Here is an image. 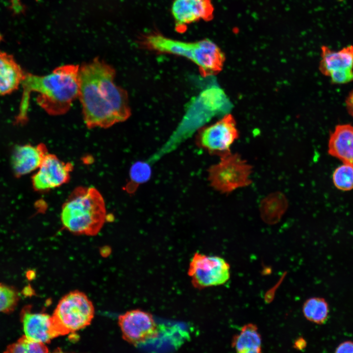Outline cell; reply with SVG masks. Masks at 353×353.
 <instances>
[{
  "mask_svg": "<svg viewBox=\"0 0 353 353\" xmlns=\"http://www.w3.org/2000/svg\"><path fill=\"white\" fill-rule=\"evenodd\" d=\"M115 76L114 69L98 58L79 67L78 98L88 128H108L130 117L127 93Z\"/></svg>",
  "mask_w": 353,
  "mask_h": 353,
  "instance_id": "obj_1",
  "label": "cell"
},
{
  "mask_svg": "<svg viewBox=\"0 0 353 353\" xmlns=\"http://www.w3.org/2000/svg\"><path fill=\"white\" fill-rule=\"evenodd\" d=\"M79 66L65 65L56 68L50 73L38 76L26 73L21 86L23 93L16 123L27 121L30 95L35 92L37 104L52 116L67 113L78 97Z\"/></svg>",
  "mask_w": 353,
  "mask_h": 353,
  "instance_id": "obj_2",
  "label": "cell"
},
{
  "mask_svg": "<svg viewBox=\"0 0 353 353\" xmlns=\"http://www.w3.org/2000/svg\"><path fill=\"white\" fill-rule=\"evenodd\" d=\"M142 46L150 50L184 57L194 63L204 77L216 75L223 69L225 55L221 49L209 39L185 42L152 32L143 36Z\"/></svg>",
  "mask_w": 353,
  "mask_h": 353,
  "instance_id": "obj_3",
  "label": "cell"
},
{
  "mask_svg": "<svg viewBox=\"0 0 353 353\" xmlns=\"http://www.w3.org/2000/svg\"><path fill=\"white\" fill-rule=\"evenodd\" d=\"M105 219L104 200L94 187L76 188L63 204L61 212L64 227L77 234H97Z\"/></svg>",
  "mask_w": 353,
  "mask_h": 353,
  "instance_id": "obj_4",
  "label": "cell"
},
{
  "mask_svg": "<svg viewBox=\"0 0 353 353\" xmlns=\"http://www.w3.org/2000/svg\"><path fill=\"white\" fill-rule=\"evenodd\" d=\"M230 108L227 95L218 86L203 90L190 103L179 125L156 156L173 150L212 118L227 112Z\"/></svg>",
  "mask_w": 353,
  "mask_h": 353,
  "instance_id": "obj_5",
  "label": "cell"
},
{
  "mask_svg": "<svg viewBox=\"0 0 353 353\" xmlns=\"http://www.w3.org/2000/svg\"><path fill=\"white\" fill-rule=\"evenodd\" d=\"M94 313V305L88 297L75 290L62 298L52 316L61 335H64L89 325Z\"/></svg>",
  "mask_w": 353,
  "mask_h": 353,
  "instance_id": "obj_6",
  "label": "cell"
},
{
  "mask_svg": "<svg viewBox=\"0 0 353 353\" xmlns=\"http://www.w3.org/2000/svg\"><path fill=\"white\" fill-rule=\"evenodd\" d=\"M220 157V161L208 170V179L213 188L229 193L251 183L252 166L238 154L229 152Z\"/></svg>",
  "mask_w": 353,
  "mask_h": 353,
  "instance_id": "obj_7",
  "label": "cell"
},
{
  "mask_svg": "<svg viewBox=\"0 0 353 353\" xmlns=\"http://www.w3.org/2000/svg\"><path fill=\"white\" fill-rule=\"evenodd\" d=\"M188 275L194 287L202 289L223 285L230 278V265L223 258L195 252Z\"/></svg>",
  "mask_w": 353,
  "mask_h": 353,
  "instance_id": "obj_8",
  "label": "cell"
},
{
  "mask_svg": "<svg viewBox=\"0 0 353 353\" xmlns=\"http://www.w3.org/2000/svg\"><path fill=\"white\" fill-rule=\"evenodd\" d=\"M238 137L234 117L230 114L212 125L202 127L197 136V144L212 154L221 156L230 152V148Z\"/></svg>",
  "mask_w": 353,
  "mask_h": 353,
  "instance_id": "obj_9",
  "label": "cell"
},
{
  "mask_svg": "<svg viewBox=\"0 0 353 353\" xmlns=\"http://www.w3.org/2000/svg\"><path fill=\"white\" fill-rule=\"evenodd\" d=\"M118 325L123 339L135 346L155 339L159 334L152 315L138 309L127 311L120 315Z\"/></svg>",
  "mask_w": 353,
  "mask_h": 353,
  "instance_id": "obj_10",
  "label": "cell"
},
{
  "mask_svg": "<svg viewBox=\"0 0 353 353\" xmlns=\"http://www.w3.org/2000/svg\"><path fill=\"white\" fill-rule=\"evenodd\" d=\"M319 70L335 84L353 81V46H349L338 51L327 46L321 48Z\"/></svg>",
  "mask_w": 353,
  "mask_h": 353,
  "instance_id": "obj_11",
  "label": "cell"
},
{
  "mask_svg": "<svg viewBox=\"0 0 353 353\" xmlns=\"http://www.w3.org/2000/svg\"><path fill=\"white\" fill-rule=\"evenodd\" d=\"M73 169L70 163H65L55 155L48 153L32 178L34 188L46 191L59 187L70 179Z\"/></svg>",
  "mask_w": 353,
  "mask_h": 353,
  "instance_id": "obj_12",
  "label": "cell"
},
{
  "mask_svg": "<svg viewBox=\"0 0 353 353\" xmlns=\"http://www.w3.org/2000/svg\"><path fill=\"white\" fill-rule=\"evenodd\" d=\"M20 318L25 335L30 339L47 344L61 336L52 315L33 312L27 306L21 311Z\"/></svg>",
  "mask_w": 353,
  "mask_h": 353,
  "instance_id": "obj_13",
  "label": "cell"
},
{
  "mask_svg": "<svg viewBox=\"0 0 353 353\" xmlns=\"http://www.w3.org/2000/svg\"><path fill=\"white\" fill-rule=\"evenodd\" d=\"M171 12L176 30L183 31L190 24L201 20H211L214 6L211 0H174Z\"/></svg>",
  "mask_w": 353,
  "mask_h": 353,
  "instance_id": "obj_14",
  "label": "cell"
},
{
  "mask_svg": "<svg viewBox=\"0 0 353 353\" xmlns=\"http://www.w3.org/2000/svg\"><path fill=\"white\" fill-rule=\"evenodd\" d=\"M43 144L16 146L12 154V165L16 175L23 176L37 170L48 153Z\"/></svg>",
  "mask_w": 353,
  "mask_h": 353,
  "instance_id": "obj_15",
  "label": "cell"
},
{
  "mask_svg": "<svg viewBox=\"0 0 353 353\" xmlns=\"http://www.w3.org/2000/svg\"><path fill=\"white\" fill-rule=\"evenodd\" d=\"M328 153L343 163L353 166V126L337 125L329 136Z\"/></svg>",
  "mask_w": 353,
  "mask_h": 353,
  "instance_id": "obj_16",
  "label": "cell"
},
{
  "mask_svg": "<svg viewBox=\"0 0 353 353\" xmlns=\"http://www.w3.org/2000/svg\"><path fill=\"white\" fill-rule=\"evenodd\" d=\"M25 74L12 55L0 50V96L17 90Z\"/></svg>",
  "mask_w": 353,
  "mask_h": 353,
  "instance_id": "obj_17",
  "label": "cell"
},
{
  "mask_svg": "<svg viewBox=\"0 0 353 353\" xmlns=\"http://www.w3.org/2000/svg\"><path fill=\"white\" fill-rule=\"evenodd\" d=\"M231 346L239 353H261L262 338L257 327L252 323L243 326L233 337Z\"/></svg>",
  "mask_w": 353,
  "mask_h": 353,
  "instance_id": "obj_18",
  "label": "cell"
},
{
  "mask_svg": "<svg viewBox=\"0 0 353 353\" xmlns=\"http://www.w3.org/2000/svg\"><path fill=\"white\" fill-rule=\"evenodd\" d=\"M287 202L281 193H273L266 197L260 205V213L263 220L267 224L278 221L285 212Z\"/></svg>",
  "mask_w": 353,
  "mask_h": 353,
  "instance_id": "obj_19",
  "label": "cell"
},
{
  "mask_svg": "<svg viewBox=\"0 0 353 353\" xmlns=\"http://www.w3.org/2000/svg\"><path fill=\"white\" fill-rule=\"evenodd\" d=\"M303 313L309 321L318 325H322L327 321L329 308L328 302L323 298L312 297L304 303Z\"/></svg>",
  "mask_w": 353,
  "mask_h": 353,
  "instance_id": "obj_20",
  "label": "cell"
},
{
  "mask_svg": "<svg viewBox=\"0 0 353 353\" xmlns=\"http://www.w3.org/2000/svg\"><path fill=\"white\" fill-rule=\"evenodd\" d=\"M151 174V170L149 163L144 161L136 162L130 168V181L126 186V190L129 193H133L140 185L150 178Z\"/></svg>",
  "mask_w": 353,
  "mask_h": 353,
  "instance_id": "obj_21",
  "label": "cell"
},
{
  "mask_svg": "<svg viewBox=\"0 0 353 353\" xmlns=\"http://www.w3.org/2000/svg\"><path fill=\"white\" fill-rule=\"evenodd\" d=\"M48 352L49 349L46 346V344L30 339L24 335L16 342L7 346L4 352L8 353H45Z\"/></svg>",
  "mask_w": 353,
  "mask_h": 353,
  "instance_id": "obj_22",
  "label": "cell"
},
{
  "mask_svg": "<svg viewBox=\"0 0 353 353\" xmlns=\"http://www.w3.org/2000/svg\"><path fill=\"white\" fill-rule=\"evenodd\" d=\"M332 181L338 189L343 191L353 189V166L344 164L335 169L332 175Z\"/></svg>",
  "mask_w": 353,
  "mask_h": 353,
  "instance_id": "obj_23",
  "label": "cell"
},
{
  "mask_svg": "<svg viewBox=\"0 0 353 353\" xmlns=\"http://www.w3.org/2000/svg\"><path fill=\"white\" fill-rule=\"evenodd\" d=\"M19 300V293L15 287L0 283V312H12L17 306Z\"/></svg>",
  "mask_w": 353,
  "mask_h": 353,
  "instance_id": "obj_24",
  "label": "cell"
},
{
  "mask_svg": "<svg viewBox=\"0 0 353 353\" xmlns=\"http://www.w3.org/2000/svg\"><path fill=\"white\" fill-rule=\"evenodd\" d=\"M336 353H353V341H345L338 345L335 350Z\"/></svg>",
  "mask_w": 353,
  "mask_h": 353,
  "instance_id": "obj_25",
  "label": "cell"
},
{
  "mask_svg": "<svg viewBox=\"0 0 353 353\" xmlns=\"http://www.w3.org/2000/svg\"><path fill=\"white\" fill-rule=\"evenodd\" d=\"M345 103L349 114L353 117V90L350 92L347 97Z\"/></svg>",
  "mask_w": 353,
  "mask_h": 353,
  "instance_id": "obj_26",
  "label": "cell"
},
{
  "mask_svg": "<svg viewBox=\"0 0 353 353\" xmlns=\"http://www.w3.org/2000/svg\"><path fill=\"white\" fill-rule=\"evenodd\" d=\"M294 345L295 349L303 350L305 348L306 342L303 338H299L295 341Z\"/></svg>",
  "mask_w": 353,
  "mask_h": 353,
  "instance_id": "obj_27",
  "label": "cell"
},
{
  "mask_svg": "<svg viewBox=\"0 0 353 353\" xmlns=\"http://www.w3.org/2000/svg\"><path fill=\"white\" fill-rule=\"evenodd\" d=\"M11 1L12 8L15 10V11L19 12L23 9L20 0H11Z\"/></svg>",
  "mask_w": 353,
  "mask_h": 353,
  "instance_id": "obj_28",
  "label": "cell"
}]
</instances>
